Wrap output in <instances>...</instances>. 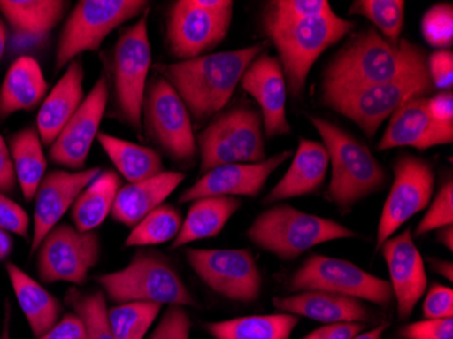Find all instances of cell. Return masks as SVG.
I'll use <instances>...</instances> for the list:
<instances>
[{"mask_svg": "<svg viewBox=\"0 0 453 339\" xmlns=\"http://www.w3.org/2000/svg\"><path fill=\"white\" fill-rule=\"evenodd\" d=\"M6 270L20 310L27 316L30 330L35 338H40L58 322L60 303L17 265L10 262L6 265Z\"/></svg>", "mask_w": 453, "mask_h": 339, "instance_id": "83f0119b", "label": "cell"}, {"mask_svg": "<svg viewBox=\"0 0 453 339\" xmlns=\"http://www.w3.org/2000/svg\"><path fill=\"white\" fill-rule=\"evenodd\" d=\"M387 327H388V323H383V325L378 326V327L372 328V330L358 334L353 339H383V334Z\"/></svg>", "mask_w": 453, "mask_h": 339, "instance_id": "f5cc1de1", "label": "cell"}, {"mask_svg": "<svg viewBox=\"0 0 453 339\" xmlns=\"http://www.w3.org/2000/svg\"><path fill=\"white\" fill-rule=\"evenodd\" d=\"M365 330L363 323H332L325 325L302 339H353Z\"/></svg>", "mask_w": 453, "mask_h": 339, "instance_id": "c3c4849f", "label": "cell"}, {"mask_svg": "<svg viewBox=\"0 0 453 339\" xmlns=\"http://www.w3.org/2000/svg\"><path fill=\"white\" fill-rule=\"evenodd\" d=\"M264 44L212 53L157 70L177 91L190 117L205 121L228 104L249 65L261 55Z\"/></svg>", "mask_w": 453, "mask_h": 339, "instance_id": "7a4b0ae2", "label": "cell"}, {"mask_svg": "<svg viewBox=\"0 0 453 339\" xmlns=\"http://www.w3.org/2000/svg\"><path fill=\"white\" fill-rule=\"evenodd\" d=\"M108 98V78L101 75L81 108L50 145V157L53 163L71 170L85 167L91 145L98 136Z\"/></svg>", "mask_w": 453, "mask_h": 339, "instance_id": "e0dca14e", "label": "cell"}, {"mask_svg": "<svg viewBox=\"0 0 453 339\" xmlns=\"http://www.w3.org/2000/svg\"><path fill=\"white\" fill-rule=\"evenodd\" d=\"M425 320L453 318V290L444 285L434 284L430 288L422 305Z\"/></svg>", "mask_w": 453, "mask_h": 339, "instance_id": "f6af8a7d", "label": "cell"}, {"mask_svg": "<svg viewBox=\"0 0 453 339\" xmlns=\"http://www.w3.org/2000/svg\"><path fill=\"white\" fill-rule=\"evenodd\" d=\"M68 4L61 0H0V14L17 35L35 40L58 27Z\"/></svg>", "mask_w": 453, "mask_h": 339, "instance_id": "f546056e", "label": "cell"}, {"mask_svg": "<svg viewBox=\"0 0 453 339\" xmlns=\"http://www.w3.org/2000/svg\"><path fill=\"white\" fill-rule=\"evenodd\" d=\"M432 267H434V270H436L439 274L444 275V277H447L449 281H452L453 269L450 262L432 261Z\"/></svg>", "mask_w": 453, "mask_h": 339, "instance_id": "db71d44e", "label": "cell"}, {"mask_svg": "<svg viewBox=\"0 0 453 339\" xmlns=\"http://www.w3.org/2000/svg\"><path fill=\"white\" fill-rule=\"evenodd\" d=\"M157 303H124L108 308V320L114 339H144L162 311Z\"/></svg>", "mask_w": 453, "mask_h": 339, "instance_id": "d590c367", "label": "cell"}, {"mask_svg": "<svg viewBox=\"0 0 453 339\" xmlns=\"http://www.w3.org/2000/svg\"><path fill=\"white\" fill-rule=\"evenodd\" d=\"M9 150L22 195L25 200H33L47 170V159L37 128L29 127L10 136Z\"/></svg>", "mask_w": 453, "mask_h": 339, "instance_id": "836d02e7", "label": "cell"}, {"mask_svg": "<svg viewBox=\"0 0 453 339\" xmlns=\"http://www.w3.org/2000/svg\"><path fill=\"white\" fill-rule=\"evenodd\" d=\"M121 180L111 170L101 174L83 190L71 208L73 227L78 231H96L111 213Z\"/></svg>", "mask_w": 453, "mask_h": 339, "instance_id": "d6a6232c", "label": "cell"}, {"mask_svg": "<svg viewBox=\"0 0 453 339\" xmlns=\"http://www.w3.org/2000/svg\"><path fill=\"white\" fill-rule=\"evenodd\" d=\"M187 258L203 284L226 299L251 303L262 292V275L249 250L188 249Z\"/></svg>", "mask_w": 453, "mask_h": 339, "instance_id": "9a60e30c", "label": "cell"}, {"mask_svg": "<svg viewBox=\"0 0 453 339\" xmlns=\"http://www.w3.org/2000/svg\"><path fill=\"white\" fill-rule=\"evenodd\" d=\"M0 339H10V310L6 311V318H4V331Z\"/></svg>", "mask_w": 453, "mask_h": 339, "instance_id": "6f0895ef", "label": "cell"}, {"mask_svg": "<svg viewBox=\"0 0 453 339\" xmlns=\"http://www.w3.org/2000/svg\"><path fill=\"white\" fill-rule=\"evenodd\" d=\"M17 183L9 144L0 135V193L9 195L14 192Z\"/></svg>", "mask_w": 453, "mask_h": 339, "instance_id": "681fc988", "label": "cell"}, {"mask_svg": "<svg viewBox=\"0 0 453 339\" xmlns=\"http://www.w3.org/2000/svg\"><path fill=\"white\" fill-rule=\"evenodd\" d=\"M231 0H180L173 4L167 42L180 60L200 58L218 47L230 32Z\"/></svg>", "mask_w": 453, "mask_h": 339, "instance_id": "8fae6325", "label": "cell"}, {"mask_svg": "<svg viewBox=\"0 0 453 339\" xmlns=\"http://www.w3.org/2000/svg\"><path fill=\"white\" fill-rule=\"evenodd\" d=\"M85 71L81 60L71 61L65 75L45 96L37 114V132L41 143L52 145L67 122L85 101L83 91Z\"/></svg>", "mask_w": 453, "mask_h": 339, "instance_id": "cb8c5ba5", "label": "cell"}, {"mask_svg": "<svg viewBox=\"0 0 453 339\" xmlns=\"http://www.w3.org/2000/svg\"><path fill=\"white\" fill-rule=\"evenodd\" d=\"M7 42V27L4 20L0 18V58L4 56V50H6Z\"/></svg>", "mask_w": 453, "mask_h": 339, "instance_id": "9f6ffc18", "label": "cell"}, {"mask_svg": "<svg viewBox=\"0 0 453 339\" xmlns=\"http://www.w3.org/2000/svg\"><path fill=\"white\" fill-rule=\"evenodd\" d=\"M96 140L119 174L129 183L142 182L163 173L162 157L154 148L127 142L102 132H99Z\"/></svg>", "mask_w": 453, "mask_h": 339, "instance_id": "1f68e13d", "label": "cell"}, {"mask_svg": "<svg viewBox=\"0 0 453 339\" xmlns=\"http://www.w3.org/2000/svg\"><path fill=\"white\" fill-rule=\"evenodd\" d=\"M185 180L178 172H163L142 182L121 186L114 201L111 216L117 223L134 228L150 212L162 205Z\"/></svg>", "mask_w": 453, "mask_h": 339, "instance_id": "484cf974", "label": "cell"}, {"mask_svg": "<svg viewBox=\"0 0 453 339\" xmlns=\"http://www.w3.org/2000/svg\"><path fill=\"white\" fill-rule=\"evenodd\" d=\"M288 288L292 292L325 290L355 299L365 300L380 307L393 304L391 284L358 267L353 262L333 257H308L291 275Z\"/></svg>", "mask_w": 453, "mask_h": 339, "instance_id": "4fadbf2b", "label": "cell"}, {"mask_svg": "<svg viewBox=\"0 0 453 339\" xmlns=\"http://www.w3.org/2000/svg\"><path fill=\"white\" fill-rule=\"evenodd\" d=\"M147 4L142 0H81L58 38L56 70L70 65L81 53L98 50L114 29L144 14Z\"/></svg>", "mask_w": 453, "mask_h": 339, "instance_id": "9c48e42d", "label": "cell"}, {"mask_svg": "<svg viewBox=\"0 0 453 339\" xmlns=\"http://www.w3.org/2000/svg\"><path fill=\"white\" fill-rule=\"evenodd\" d=\"M180 211L172 205L157 206L132 228L127 247L157 246L174 241L182 227Z\"/></svg>", "mask_w": 453, "mask_h": 339, "instance_id": "e575fe53", "label": "cell"}, {"mask_svg": "<svg viewBox=\"0 0 453 339\" xmlns=\"http://www.w3.org/2000/svg\"><path fill=\"white\" fill-rule=\"evenodd\" d=\"M319 132L332 165V181L326 198L342 211L379 192L386 183V173L360 140L328 119L310 116Z\"/></svg>", "mask_w": 453, "mask_h": 339, "instance_id": "277c9868", "label": "cell"}, {"mask_svg": "<svg viewBox=\"0 0 453 339\" xmlns=\"http://www.w3.org/2000/svg\"><path fill=\"white\" fill-rule=\"evenodd\" d=\"M241 83L243 90L258 102L265 135L274 137L289 134L287 79L279 58L269 55L258 56L242 76Z\"/></svg>", "mask_w": 453, "mask_h": 339, "instance_id": "44dd1931", "label": "cell"}, {"mask_svg": "<svg viewBox=\"0 0 453 339\" xmlns=\"http://www.w3.org/2000/svg\"><path fill=\"white\" fill-rule=\"evenodd\" d=\"M299 320V316L285 312L241 316L207 323L205 330L213 339H291Z\"/></svg>", "mask_w": 453, "mask_h": 339, "instance_id": "4dcf8cb0", "label": "cell"}, {"mask_svg": "<svg viewBox=\"0 0 453 339\" xmlns=\"http://www.w3.org/2000/svg\"><path fill=\"white\" fill-rule=\"evenodd\" d=\"M427 73L432 84L440 90H450L453 84V55L450 50H437L427 58Z\"/></svg>", "mask_w": 453, "mask_h": 339, "instance_id": "bcb514c9", "label": "cell"}, {"mask_svg": "<svg viewBox=\"0 0 453 339\" xmlns=\"http://www.w3.org/2000/svg\"><path fill=\"white\" fill-rule=\"evenodd\" d=\"M266 12L285 19H307L333 14L327 0H274Z\"/></svg>", "mask_w": 453, "mask_h": 339, "instance_id": "60d3db41", "label": "cell"}, {"mask_svg": "<svg viewBox=\"0 0 453 339\" xmlns=\"http://www.w3.org/2000/svg\"><path fill=\"white\" fill-rule=\"evenodd\" d=\"M201 173L235 163L266 160L264 121L258 112L235 108L220 114L197 137Z\"/></svg>", "mask_w": 453, "mask_h": 339, "instance_id": "ba28073f", "label": "cell"}, {"mask_svg": "<svg viewBox=\"0 0 453 339\" xmlns=\"http://www.w3.org/2000/svg\"><path fill=\"white\" fill-rule=\"evenodd\" d=\"M453 224V183L452 180L442 185L432 205L427 209L426 215L419 221L416 235L421 236L434 229L450 227Z\"/></svg>", "mask_w": 453, "mask_h": 339, "instance_id": "ab89813d", "label": "cell"}, {"mask_svg": "<svg viewBox=\"0 0 453 339\" xmlns=\"http://www.w3.org/2000/svg\"><path fill=\"white\" fill-rule=\"evenodd\" d=\"M355 25L335 12L307 19H285L265 12L264 29L279 52L280 65L292 96H300L315 61L352 32Z\"/></svg>", "mask_w": 453, "mask_h": 339, "instance_id": "3957f363", "label": "cell"}, {"mask_svg": "<svg viewBox=\"0 0 453 339\" xmlns=\"http://www.w3.org/2000/svg\"><path fill=\"white\" fill-rule=\"evenodd\" d=\"M425 71L426 53L418 45L402 38L393 47L371 27L355 35L328 63L323 91L355 90Z\"/></svg>", "mask_w": 453, "mask_h": 339, "instance_id": "6da1fadb", "label": "cell"}, {"mask_svg": "<svg viewBox=\"0 0 453 339\" xmlns=\"http://www.w3.org/2000/svg\"><path fill=\"white\" fill-rule=\"evenodd\" d=\"M355 236V231L332 219L311 215L289 205L266 209L247 229V238L256 246L285 261L297 258L326 242Z\"/></svg>", "mask_w": 453, "mask_h": 339, "instance_id": "8992f818", "label": "cell"}, {"mask_svg": "<svg viewBox=\"0 0 453 339\" xmlns=\"http://www.w3.org/2000/svg\"><path fill=\"white\" fill-rule=\"evenodd\" d=\"M394 174L395 178L379 220L378 250L406 221L424 211L434 197L436 178L426 160L401 155L394 165Z\"/></svg>", "mask_w": 453, "mask_h": 339, "instance_id": "2e32d148", "label": "cell"}, {"mask_svg": "<svg viewBox=\"0 0 453 339\" xmlns=\"http://www.w3.org/2000/svg\"><path fill=\"white\" fill-rule=\"evenodd\" d=\"M192 320L182 305H169L149 339H190Z\"/></svg>", "mask_w": 453, "mask_h": 339, "instance_id": "b9f144b4", "label": "cell"}, {"mask_svg": "<svg viewBox=\"0 0 453 339\" xmlns=\"http://www.w3.org/2000/svg\"><path fill=\"white\" fill-rule=\"evenodd\" d=\"M291 151L281 152L259 163L223 165L205 173L195 185L180 196V203H190L203 197H257L272 173L291 157Z\"/></svg>", "mask_w": 453, "mask_h": 339, "instance_id": "ac0fdd59", "label": "cell"}, {"mask_svg": "<svg viewBox=\"0 0 453 339\" xmlns=\"http://www.w3.org/2000/svg\"><path fill=\"white\" fill-rule=\"evenodd\" d=\"M12 239L9 232L0 229V261L12 254Z\"/></svg>", "mask_w": 453, "mask_h": 339, "instance_id": "816d5d0a", "label": "cell"}, {"mask_svg": "<svg viewBox=\"0 0 453 339\" xmlns=\"http://www.w3.org/2000/svg\"><path fill=\"white\" fill-rule=\"evenodd\" d=\"M41 281L85 284L88 273L98 264L101 239L96 231L81 232L70 224H58L37 250Z\"/></svg>", "mask_w": 453, "mask_h": 339, "instance_id": "5bb4252c", "label": "cell"}, {"mask_svg": "<svg viewBox=\"0 0 453 339\" xmlns=\"http://www.w3.org/2000/svg\"><path fill=\"white\" fill-rule=\"evenodd\" d=\"M439 238L440 243L444 244L445 247H447L448 250L453 249V234H452V226L450 227H444V228H440L439 232Z\"/></svg>", "mask_w": 453, "mask_h": 339, "instance_id": "11a10c76", "label": "cell"}, {"mask_svg": "<svg viewBox=\"0 0 453 339\" xmlns=\"http://www.w3.org/2000/svg\"><path fill=\"white\" fill-rule=\"evenodd\" d=\"M432 86L429 73L425 71L355 90L323 91L322 102L356 122L366 136L373 137L380 125L402 104L416 96H424Z\"/></svg>", "mask_w": 453, "mask_h": 339, "instance_id": "52a82bcc", "label": "cell"}, {"mask_svg": "<svg viewBox=\"0 0 453 339\" xmlns=\"http://www.w3.org/2000/svg\"><path fill=\"white\" fill-rule=\"evenodd\" d=\"M30 219L22 206L0 193V229L27 239L29 236Z\"/></svg>", "mask_w": 453, "mask_h": 339, "instance_id": "ee69618b", "label": "cell"}, {"mask_svg": "<svg viewBox=\"0 0 453 339\" xmlns=\"http://www.w3.org/2000/svg\"><path fill=\"white\" fill-rule=\"evenodd\" d=\"M48 83L37 60L22 56L12 63L0 88V119L20 111H33L44 101Z\"/></svg>", "mask_w": 453, "mask_h": 339, "instance_id": "4316f807", "label": "cell"}, {"mask_svg": "<svg viewBox=\"0 0 453 339\" xmlns=\"http://www.w3.org/2000/svg\"><path fill=\"white\" fill-rule=\"evenodd\" d=\"M65 302L85 323L88 339H114L109 325L105 293L101 290L83 293L71 288L65 295Z\"/></svg>", "mask_w": 453, "mask_h": 339, "instance_id": "74e56055", "label": "cell"}, {"mask_svg": "<svg viewBox=\"0 0 453 339\" xmlns=\"http://www.w3.org/2000/svg\"><path fill=\"white\" fill-rule=\"evenodd\" d=\"M402 339H453V318L424 320L399 330Z\"/></svg>", "mask_w": 453, "mask_h": 339, "instance_id": "7bdbcfd3", "label": "cell"}, {"mask_svg": "<svg viewBox=\"0 0 453 339\" xmlns=\"http://www.w3.org/2000/svg\"><path fill=\"white\" fill-rule=\"evenodd\" d=\"M421 32L430 47L445 50L453 44V7L450 4H440L425 12Z\"/></svg>", "mask_w": 453, "mask_h": 339, "instance_id": "f35d334b", "label": "cell"}, {"mask_svg": "<svg viewBox=\"0 0 453 339\" xmlns=\"http://www.w3.org/2000/svg\"><path fill=\"white\" fill-rule=\"evenodd\" d=\"M383 257L388 267L394 299L401 320H409L427 287L426 270L421 252L410 229L383 243Z\"/></svg>", "mask_w": 453, "mask_h": 339, "instance_id": "ffe728a7", "label": "cell"}, {"mask_svg": "<svg viewBox=\"0 0 453 339\" xmlns=\"http://www.w3.org/2000/svg\"><path fill=\"white\" fill-rule=\"evenodd\" d=\"M192 203L173 249L219 235L242 205L238 198L226 196L197 198Z\"/></svg>", "mask_w": 453, "mask_h": 339, "instance_id": "f1b7e54d", "label": "cell"}, {"mask_svg": "<svg viewBox=\"0 0 453 339\" xmlns=\"http://www.w3.org/2000/svg\"><path fill=\"white\" fill-rule=\"evenodd\" d=\"M111 302L157 303L195 307L196 300L169 259L160 252L139 250L128 266L96 277Z\"/></svg>", "mask_w": 453, "mask_h": 339, "instance_id": "5b68a950", "label": "cell"}, {"mask_svg": "<svg viewBox=\"0 0 453 339\" xmlns=\"http://www.w3.org/2000/svg\"><path fill=\"white\" fill-rule=\"evenodd\" d=\"M35 339H88L85 323L75 312L65 313L44 335Z\"/></svg>", "mask_w": 453, "mask_h": 339, "instance_id": "7dc6e473", "label": "cell"}, {"mask_svg": "<svg viewBox=\"0 0 453 339\" xmlns=\"http://www.w3.org/2000/svg\"><path fill=\"white\" fill-rule=\"evenodd\" d=\"M273 305L279 311L292 315L304 316L307 320L332 325V323L372 322L373 313L363 300L325 292L303 290L287 297H274Z\"/></svg>", "mask_w": 453, "mask_h": 339, "instance_id": "603a6c76", "label": "cell"}, {"mask_svg": "<svg viewBox=\"0 0 453 339\" xmlns=\"http://www.w3.org/2000/svg\"><path fill=\"white\" fill-rule=\"evenodd\" d=\"M330 158L322 143L300 139L299 148L282 180L272 189L265 203H279L288 198L311 195L325 182Z\"/></svg>", "mask_w": 453, "mask_h": 339, "instance_id": "d4e9b609", "label": "cell"}, {"mask_svg": "<svg viewBox=\"0 0 453 339\" xmlns=\"http://www.w3.org/2000/svg\"><path fill=\"white\" fill-rule=\"evenodd\" d=\"M404 7L403 0H356L349 12L371 20L389 45L398 47L403 30Z\"/></svg>", "mask_w": 453, "mask_h": 339, "instance_id": "8d00e7d4", "label": "cell"}, {"mask_svg": "<svg viewBox=\"0 0 453 339\" xmlns=\"http://www.w3.org/2000/svg\"><path fill=\"white\" fill-rule=\"evenodd\" d=\"M149 12L136 24L124 30L113 52V84L117 114L134 131H142V99L146 94L151 45H150Z\"/></svg>", "mask_w": 453, "mask_h": 339, "instance_id": "30bf717a", "label": "cell"}, {"mask_svg": "<svg viewBox=\"0 0 453 339\" xmlns=\"http://www.w3.org/2000/svg\"><path fill=\"white\" fill-rule=\"evenodd\" d=\"M142 116L152 142L180 165L195 162L197 152L192 117L172 84L157 76L147 83Z\"/></svg>", "mask_w": 453, "mask_h": 339, "instance_id": "7c38bea8", "label": "cell"}, {"mask_svg": "<svg viewBox=\"0 0 453 339\" xmlns=\"http://www.w3.org/2000/svg\"><path fill=\"white\" fill-rule=\"evenodd\" d=\"M453 142V124H444L430 116L426 98L416 96L391 116L388 127L379 143V150L413 147L427 150Z\"/></svg>", "mask_w": 453, "mask_h": 339, "instance_id": "7402d4cb", "label": "cell"}, {"mask_svg": "<svg viewBox=\"0 0 453 339\" xmlns=\"http://www.w3.org/2000/svg\"><path fill=\"white\" fill-rule=\"evenodd\" d=\"M99 174L101 168L91 167L76 173L56 170L42 178L35 196V227L30 247L32 254L37 251L41 242L73 208L79 195Z\"/></svg>", "mask_w": 453, "mask_h": 339, "instance_id": "d6986e66", "label": "cell"}, {"mask_svg": "<svg viewBox=\"0 0 453 339\" xmlns=\"http://www.w3.org/2000/svg\"><path fill=\"white\" fill-rule=\"evenodd\" d=\"M427 111L430 116L444 124H453V96L452 91L437 94L434 98L426 99Z\"/></svg>", "mask_w": 453, "mask_h": 339, "instance_id": "f907efd6", "label": "cell"}]
</instances>
